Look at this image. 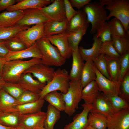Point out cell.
Returning a JSON list of instances; mask_svg holds the SVG:
<instances>
[{
  "instance_id": "3",
  "label": "cell",
  "mask_w": 129,
  "mask_h": 129,
  "mask_svg": "<svg viewBox=\"0 0 129 129\" xmlns=\"http://www.w3.org/2000/svg\"><path fill=\"white\" fill-rule=\"evenodd\" d=\"M82 10L86 14L88 22L91 24L90 33H96L101 28L108 15L104 5L99 2L93 1L84 6Z\"/></svg>"
},
{
  "instance_id": "5",
  "label": "cell",
  "mask_w": 129,
  "mask_h": 129,
  "mask_svg": "<svg viewBox=\"0 0 129 129\" xmlns=\"http://www.w3.org/2000/svg\"><path fill=\"white\" fill-rule=\"evenodd\" d=\"M70 80L68 72L65 69L59 68L55 71L53 78L47 83L39 94L40 98H43L47 94L55 91L66 93L69 86Z\"/></svg>"
},
{
  "instance_id": "49",
  "label": "cell",
  "mask_w": 129,
  "mask_h": 129,
  "mask_svg": "<svg viewBox=\"0 0 129 129\" xmlns=\"http://www.w3.org/2000/svg\"><path fill=\"white\" fill-rule=\"evenodd\" d=\"M16 0H0V12L15 4L19 1ZM19 0V1H20Z\"/></svg>"
},
{
  "instance_id": "52",
  "label": "cell",
  "mask_w": 129,
  "mask_h": 129,
  "mask_svg": "<svg viewBox=\"0 0 129 129\" xmlns=\"http://www.w3.org/2000/svg\"><path fill=\"white\" fill-rule=\"evenodd\" d=\"M6 82L3 80L0 72V91L2 89Z\"/></svg>"
},
{
  "instance_id": "19",
  "label": "cell",
  "mask_w": 129,
  "mask_h": 129,
  "mask_svg": "<svg viewBox=\"0 0 129 129\" xmlns=\"http://www.w3.org/2000/svg\"><path fill=\"white\" fill-rule=\"evenodd\" d=\"M92 105L90 112L99 113L107 117L114 113L106 96L102 92L98 96Z\"/></svg>"
},
{
  "instance_id": "30",
  "label": "cell",
  "mask_w": 129,
  "mask_h": 129,
  "mask_svg": "<svg viewBox=\"0 0 129 129\" xmlns=\"http://www.w3.org/2000/svg\"><path fill=\"white\" fill-rule=\"evenodd\" d=\"M89 125L96 129H107V117L101 114L90 112L88 116Z\"/></svg>"
},
{
  "instance_id": "27",
  "label": "cell",
  "mask_w": 129,
  "mask_h": 129,
  "mask_svg": "<svg viewBox=\"0 0 129 129\" xmlns=\"http://www.w3.org/2000/svg\"><path fill=\"white\" fill-rule=\"evenodd\" d=\"M96 78L93 61L91 60L86 61L84 63L80 79L83 88L91 82L95 81Z\"/></svg>"
},
{
  "instance_id": "1",
  "label": "cell",
  "mask_w": 129,
  "mask_h": 129,
  "mask_svg": "<svg viewBox=\"0 0 129 129\" xmlns=\"http://www.w3.org/2000/svg\"><path fill=\"white\" fill-rule=\"evenodd\" d=\"M40 63L41 59L34 58L28 60L6 61L1 73L3 78L6 82L16 83L25 70L32 65Z\"/></svg>"
},
{
  "instance_id": "50",
  "label": "cell",
  "mask_w": 129,
  "mask_h": 129,
  "mask_svg": "<svg viewBox=\"0 0 129 129\" xmlns=\"http://www.w3.org/2000/svg\"><path fill=\"white\" fill-rule=\"evenodd\" d=\"M9 50L4 42H0V56L5 58Z\"/></svg>"
},
{
  "instance_id": "15",
  "label": "cell",
  "mask_w": 129,
  "mask_h": 129,
  "mask_svg": "<svg viewBox=\"0 0 129 129\" xmlns=\"http://www.w3.org/2000/svg\"><path fill=\"white\" fill-rule=\"evenodd\" d=\"M83 109L73 118L72 121L66 125L63 129H86L89 125L88 116L92 107V104L84 103L82 105Z\"/></svg>"
},
{
  "instance_id": "53",
  "label": "cell",
  "mask_w": 129,
  "mask_h": 129,
  "mask_svg": "<svg viewBox=\"0 0 129 129\" xmlns=\"http://www.w3.org/2000/svg\"><path fill=\"white\" fill-rule=\"evenodd\" d=\"M15 127H8L0 124V129H13Z\"/></svg>"
},
{
  "instance_id": "8",
  "label": "cell",
  "mask_w": 129,
  "mask_h": 129,
  "mask_svg": "<svg viewBox=\"0 0 129 129\" xmlns=\"http://www.w3.org/2000/svg\"><path fill=\"white\" fill-rule=\"evenodd\" d=\"M23 16L16 25L30 26L31 25L44 23L49 20L41 9L31 8L23 11Z\"/></svg>"
},
{
  "instance_id": "10",
  "label": "cell",
  "mask_w": 129,
  "mask_h": 129,
  "mask_svg": "<svg viewBox=\"0 0 129 129\" xmlns=\"http://www.w3.org/2000/svg\"><path fill=\"white\" fill-rule=\"evenodd\" d=\"M46 112H38L20 114L19 125L26 129H37L44 127Z\"/></svg>"
},
{
  "instance_id": "54",
  "label": "cell",
  "mask_w": 129,
  "mask_h": 129,
  "mask_svg": "<svg viewBox=\"0 0 129 129\" xmlns=\"http://www.w3.org/2000/svg\"><path fill=\"white\" fill-rule=\"evenodd\" d=\"M13 129H26L23 127L19 125L18 126L14 128Z\"/></svg>"
},
{
  "instance_id": "18",
  "label": "cell",
  "mask_w": 129,
  "mask_h": 129,
  "mask_svg": "<svg viewBox=\"0 0 129 129\" xmlns=\"http://www.w3.org/2000/svg\"><path fill=\"white\" fill-rule=\"evenodd\" d=\"M54 0H22L6 9L7 11L24 10L31 8L41 9L50 5Z\"/></svg>"
},
{
  "instance_id": "11",
  "label": "cell",
  "mask_w": 129,
  "mask_h": 129,
  "mask_svg": "<svg viewBox=\"0 0 129 129\" xmlns=\"http://www.w3.org/2000/svg\"><path fill=\"white\" fill-rule=\"evenodd\" d=\"M41 10L49 20L62 21L67 19L64 0H54L51 4Z\"/></svg>"
},
{
  "instance_id": "29",
  "label": "cell",
  "mask_w": 129,
  "mask_h": 129,
  "mask_svg": "<svg viewBox=\"0 0 129 129\" xmlns=\"http://www.w3.org/2000/svg\"><path fill=\"white\" fill-rule=\"evenodd\" d=\"M46 113L44 127L45 129H54V125L61 118L60 111L49 104Z\"/></svg>"
},
{
  "instance_id": "47",
  "label": "cell",
  "mask_w": 129,
  "mask_h": 129,
  "mask_svg": "<svg viewBox=\"0 0 129 129\" xmlns=\"http://www.w3.org/2000/svg\"><path fill=\"white\" fill-rule=\"evenodd\" d=\"M64 1L66 17L68 22L77 13L78 11L73 8L69 0H64Z\"/></svg>"
},
{
  "instance_id": "39",
  "label": "cell",
  "mask_w": 129,
  "mask_h": 129,
  "mask_svg": "<svg viewBox=\"0 0 129 129\" xmlns=\"http://www.w3.org/2000/svg\"><path fill=\"white\" fill-rule=\"evenodd\" d=\"M93 61L94 66L98 71L106 78L111 80L108 73L105 55L103 53L101 54Z\"/></svg>"
},
{
  "instance_id": "14",
  "label": "cell",
  "mask_w": 129,
  "mask_h": 129,
  "mask_svg": "<svg viewBox=\"0 0 129 129\" xmlns=\"http://www.w3.org/2000/svg\"><path fill=\"white\" fill-rule=\"evenodd\" d=\"M68 35L64 32L47 37L51 44L58 48L62 56L65 59H69L72 55V51L68 40Z\"/></svg>"
},
{
  "instance_id": "33",
  "label": "cell",
  "mask_w": 129,
  "mask_h": 129,
  "mask_svg": "<svg viewBox=\"0 0 129 129\" xmlns=\"http://www.w3.org/2000/svg\"><path fill=\"white\" fill-rule=\"evenodd\" d=\"M17 105V100L3 89L0 91V111L5 112Z\"/></svg>"
},
{
  "instance_id": "36",
  "label": "cell",
  "mask_w": 129,
  "mask_h": 129,
  "mask_svg": "<svg viewBox=\"0 0 129 129\" xmlns=\"http://www.w3.org/2000/svg\"><path fill=\"white\" fill-rule=\"evenodd\" d=\"M107 22L111 32V37L129 36V33L126 32L123 24L118 19L114 17Z\"/></svg>"
},
{
  "instance_id": "46",
  "label": "cell",
  "mask_w": 129,
  "mask_h": 129,
  "mask_svg": "<svg viewBox=\"0 0 129 129\" xmlns=\"http://www.w3.org/2000/svg\"><path fill=\"white\" fill-rule=\"evenodd\" d=\"M96 34L97 37L100 38L102 43L112 40L111 32L107 22H104Z\"/></svg>"
},
{
  "instance_id": "21",
  "label": "cell",
  "mask_w": 129,
  "mask_h": 129,
  "mask_svg": "<svg viewBox=\"0 0 129 129\" xmlns=\"http://www.w3.org/2000/svg\"><path fill=\"white\" fill-rule=\"evenodd\" d=\"M89 22L86 14L82 10L78 11L77 13L68 22L65 32L68 34L85 27H88Z\"/></svg>"
},
{
  "instance_id": "42",
  "label": "cell",
  "mask_w": 129,
  "mask_h": 129,
  "mask_svg": "<svg viewBox=\"0 0 129 129\" xmlns=\"http://www.w3.org/2000/svg\"><path fill=\"white\" fill-rule=\"evenodd\" d=\"M4 43L7 49L11 51H17L27 48L25 45L15 36Z\"/></svg>"
},
{
  "instance_id": "32",
  "label": "cell",
  "mask_w": 129,
  "mask_h": 129,
  "mask_svg": "<svg viewBox=\"0 0 129 129\" xmlns=\"http://www.w3.org/2000/svg\"><path fill=\"white\" fill-rule=\"evenodd\" d=\"M111 37L114 48L121 56L129 51V36L125 37L115 36Z\"/></svg>"
},
{
  "instance_id": "43",
  "label": "cell",
  "mask_w": 129,
  "mask_h": 129,
  "mask_svg": "<svg viewBox=\"0 0 129 129\" xmlns=\"http://www.w3.org/2000/svg\"><path fill=\"white\" fill-rule=\"evenodd\" d=\"M11 96L16 99L22 95L24 90L17 83L6 82L3 88Z\"/></svg>"
},
{
  "instance_id": "55",
  "label": "cell",
  "mask_w": 129,
  "mask_h": 129,
  "mask_svg": "<svg viewBox=\"0 0 129 129\" xmlns=\"http://www.w3.org/2000/svg\"><path fill=\"white\" fill-rule=\"evenodd\" d=\"M86 129H96L91 126L89 125H88L86 127Z\"/></svg>"
},
{
  "instance_id": "34",
  "label": "cell",
  "mask_w": 129,
  "mask_h": 129,
  "mask_svg": "<svg viewBox=\"0 0 129 129\" xmlns=\"http://www.w3.org/2000/svg\"><path fill=\"white\" fill-rule=\"evenodd\" d=\"M30 27L17 25L8 27H0V42H5L15 36L20 31Z\"/></svg>"
},
{
  "instance_id": "35",
  "label": "cell",
  "mask_w": 129,
  "mask_h": 129,
  "mask_svg": "<svg viewBox=\"0 0 129 129\" xmlns=\"http://www.w3.org/2000/svg\"><path fill=\"white\" fill-rule=\"evenodd\" d=\"M108 73L111 80L115 81H118L119 73V58L110 57L105 55Z\"/></svg>"
},
{
  "instance_id": "37",
  "label": "cell",
  "mask_w": 129,
  "mask_h": 129,
  "mask_svg": "<svg viewBox=\"0 0 129 129\" xmlns=\"http://www.w3.org/2000/svg\"><path fill=\"white\" fill-rule=\"evenodd\" d=\"M88 27H85L69 34L68 39L70 47L72 51L78 50L79 44L85 34Z\"/></svg>"
},
{
  "instance_id": "16",
  "label": "cell",
  "mask_w": 129,
  "mask_h": 129,
  "mask_svg": "<svg viewBox=\"0 0 129 129\" xmlns=\"http://www.w3.org/2000/svg\"><path fill=\"white\" fill-rule=\"evenodd\" d=\"M42 56L36 43L31 46L17 51L9 50L5 58L6 61L14 60H22L29 58L42 59Z\"/></svg>"
},
{
  "instance_id": "45",
  "label": "cell",
  "mask_w": 129,
  "mask_h": 129,
  "mask_svg": "<svg viewBox=\"0 0 129 129\" xmlns=\"http://www.w3.org/2000/svg\"><path fill=\"white\" fill-rule=\"evenodd\" d=\"M40 98L39 94L25 90L21 97L17 100V104L21 105L36 101Z\"/></svg>"
},
{
  "instance_id": "2",
  "label": "cell",
  "mask_w": 129,
  "mask_h": 129,
  "mask_svg": "<svg viewBox=\"0 0 129 129\" xmlns=\"http://www.w3.org/2000/svg\"><path fill=\"white\" fill-rule=\"evenodd\" d=\"M36 43L42 56L41 63L50 66H61L66 60L61 56L58 48L50 43L47 37L43 36Z\"/></svg>"
},
{
  "instance_id": "44",
  "label": "cell",
  "mask_w": 129,
  "mask_h": 129,
  "mask_svg": "<svg viewBox=\"0 0 129 129\" xmlns=\"http://www.w3.org/2000/svg\"><path fill=\"white\" fill-rule=\"evenodd\" d=\"M100 53L113 58H119L121 56L114 48L112 40L102 43Z\"/></svg>"
},
{
  "instance_id": "22",
  "label": "cell",
  "mask_w": 129,
  "mask_h": 129,
  "mask_svg": "<svg viewBox=\"0 0 129 129\" xmlns=\"http://www.w3.org/2000/svg\"><path fill=\"white\" fill-rule=\"evenodd\" d=\"M93 42L91 48L86 49L82 46L79 47V53L83 61H93L101 54L100 50L102 42L100 38L97 37L95 33L93 35Z\"/></svg>"
},
{
  "instance_id": "51",
  "label": "cell",
  "mask_w": 129,
  "mask_h": 129,
  "mask_svg": "<svg viewBox=\"0 0 129 129\" xmlns=\"http://www.w3.org/2000/svg\"><path fill=\"white\" fill-rule=\"evenodd\" d=\"M6 61L5 58L0 56V72L1 74L3 68Z\"/></svg>"
},
{
  "instance_id": "56",
  "label": "cell",
  "mask_w": 129,
  "mask_h": 129,
  "mask_svg": "<svg viewBox=\"0 0 129 129\" xmlns=\"http://www.w3.org/2000/svg\"><path fill=\"white\" fill-rule=\"evenodd\" d=\"M37 129H45L44 127H41L38 128Z\"/></svg>"
},
{
  "instance_id": "13",
  "label": "cell",
  "mask_w": 129,
  "mask_h": 129,
  "mask_svg": "<svg viewBox=\"0 0 129 129\" xmlns=\"http://www.w3.org/2000/svg\"><path fill=\"white\" fill-rule=\"evenodd\" d=\"M96 78L95 81L99 90L106 96L118 95L120 81L110 80L102 75L95 66Z\"/></svg>"
},
{
  "instance_id": "38",
  "label": "cell",
  "mask_w": 129,
  "mask_h": 129,
  "mask_svg": "<svg viewBox=\"0 0 129 129\" xmlns=\"http://www.w3.org/2000/svg\"><path fill=\"white\" fill-rule=\"evenodd\" d=\"M106 96L114 113L129 108V103L118 95H113Z\"/></svg>"
},
{
  "instance_id": "17",
  "label": "cell",
  "mask_w": 129,
  "mask_h": 129,
  "mask_svg": "<svg viewBox=\"0 0 129 129\" xmlns=\"http://www.w3.org/2000/svg\"><path fill=\"white\" fill-rule=\"evenodd\" d=\"M16 83L24 90L38 94L46 85L34 79L29 73L22 74Z\"/></svg>"
},
{
  "instance_id": "12",
  "label": "cell",
  "mask_w": 129,
  "mask_h": 129,
  "mask_svg": "<svg viewBox=\"0 0 129 129\" xmlns=\"http://www.w3.org/2000/svg\"><path fill=\"white\" fill-rule=\"evenodd\" d=\"M107 129H129V108L107 117Z\"/></svg>"
},
{
  "instance_id": "4",
  "label": "cell",
  "mask_w": 129,
  "mask_h": 129,
  "mask_svg": "<svg viewBox=\"0 0 129 129\" xmlns=\"http://www.w3.org/2000/svg\"><path fill=\"white\" fill-rule=\"evenodd\" d=\"M99 2L106 5L105 9L110 11L106 20L114 17L120 21L126 32L129 33V0H100Z\"/></svg>"
},
{
  "instance_id": "26",
  "label": "cell",
  "mask_w": 129,
  "mask_h": 129,
  "mask_svg": "<svg viewBox=\"0 0 129 129\" xmlns=\"http://www.w3.org/2000/svg\"><path fill=\"white\" fill-rule=\"evenodd\" d=\"M100 93L96 81H93L83 88L81 98L85 103L92 104Z\"/></svg>"
},
{
  "instance_id": "24",
  "label": "cell",
  "mask_w": 129,
  "mask_h": 129,
  "mask_svg": "<svg viewBox=\"0 0 129 129\" xmlns=\"http://www.w3.org/2000/svg\"><path fill=\"white\" fill-rule=\"evenodd\" d=\"M72 61L69 76L70 81L80 79L82 71L84 64L78 50L72 51Z\"/></svg>"
},
{
  "instance_id": "48",
  "label": "cell",
  "mask_w": 129,
  "mask_h": 129,
  "mask_svg": "<svg viewBox=\"0 0 129 129\" xmlns=\"http://www.w3.org/2000/svg\"><path fill=\"white\" fill-rule=\"evenodd\" d=\"M72 7L80 10L84 6L91 2V0H69Z\"/></svg>"
},
{
  "instance_id": "20",
  "label": "cell",
  "mask_w": 129,
  "mask_h": 129,
  "mask_svg": "<svg viewBox=\"0 0 129 129\" xmlns=\"http://www.w3.org/2000/svg\"><path fill=\"white\" fill-rule=\"evenodd\" d=\"M45 101L43 98H40L33 102L17 105L4 112L15 113L20 115L39 112L41 111Z\"/></svg>"
},
{
  "instance_id": "40",
  "label": "cell",
  "mask_w": 129,
  "mask_h": 129,
  "mask_svg": "<svg viewBox=\"0 0 129 129\" xmlns=\"http://www.w3.org/2000/svg\"><path fill=\"white\" fill-rule=\"evenodd\" d=\"M118 95L129 103V70L120 81Z\"/></svg>"
},
{
  "instance_id": "6",
  "label": "cell",
  "mask_w": 129,
  "mask_h": 129,
  "mask_svg": "<svg viewBox=\"0 0 129 129\" xmlns=\"http://www.w3.org/2000/svg\"><path fill=\"white\" fill-rule=\"evenodd\" d=\"M83 87L80 80L70 81L67 92L62 93L65 103L64 112L71 116L78 109V105L81 98Z\"/></svg>"
},
{
  "instance_id": "28",
  "label": "cell",
  "mask_w": 129,
  "mask_h": 129,
  "mask_svg": "<svg viewBox=\"0 0 129 129\" xmlns=\"http://www.w3.org/2000/svg\"><path fill=\"white\" fill-rule=\"evenodd\" d=\"M43 99L60 111H64L65 103L62 93L57 91H53L46 94Z\"/></svg>"
},
{
  "instance_id": "31",
  "label": "cell",
  "mask_w": 129,
  "mask_h": 129,
  "mask_svg": "<svg viewBox=\"0 0 129 129\" xmlns=\"http://www.w3.org/2000/svg\"><path fill=\"white\" fill-rule=\"evenodd\" d=\"M20 115L15 113L0 111V124L15 127L19 125Z\"/></svg>"
},
{
  "instance_id": "25",
  "label": "cell",
  "mask_w": 129,
  "mask_h": 129,
  "mask_svg": "<svg viewBox=\"0 0 129 129\" xmlns=\"http://www.w3.org/2000/svg\"><path fill=\"white\" fill-rule=\"evenodd\" d=\"M23 11H6L0 13V27H8L16 25L23 14Z\"/></svg>"
},
{
  "instance_id": "9",
  "label": "cell",
  "mask_w": 129,
  "mask_h": 129,
  "mask_svg": "<svg viewBox=\"0 0 129 129\" xmlns=\"http://www.w3.org/2000/svg\"><path fill=\"white\" fill-rule=\"evenodd\" d=\"M54 71L53 68L40 63L31 66L23 74L30 73L40 82L46 84L52 79Z\"/></svg>"
},
{
  "instance_id": "7",
  "label": "cell",
  "mask_w": 129,
  "mask_h": 129,
  "mask_svg": "<svg viewBox=\"0 0 129 129\" xmlns=\"http://www.w3.org/2000/svg\"><path fill=\"white\" fill-rule=\"evenodd\" d=\"M45 23L34 25L20 31L15 36L22 42L27 48H29L43 36Z\"/></svg>"
},
{
  "instance_id": "57",
  "label": "cell",
  "mask_w": 129,
  "mask_h": 129,
  "mask_svg": "<svg viewBox=\"0 0 129 129\" xmlns=\"http://www.w3.org/2000/svg\"></svg>"
},
{
  "instance_id": "23",
  "label": "cell",
  "mask_w": 129,
  "mask_h": 129,
  "mask_svg": "<svg viewBox=\"0 0 129 129\" xmlns=\"http://www.w3.org/2000/svg\"><path fill=\"white\" fill-rule=\"evenodd\" d=\"M67 23V19L62 21L48 20L44 24L43 36L47 37L64 33Z\"/></svg>"
},
{
  "instance_id": "41",
  "label": "cell",
  "mask_w": 129,
  "mask_h": 129,
  "mask_svg": "<svg viewBox=\"0 0 129 129\" xmlns=\"http://www.w3.org/2000/svg\"><path fill=\"white\" fill-rule=\"evenodd\" d=\"M119 68L118 81H120L129 70V51L121 56L119 58Z\"/></svg>"
}]
</instances>
